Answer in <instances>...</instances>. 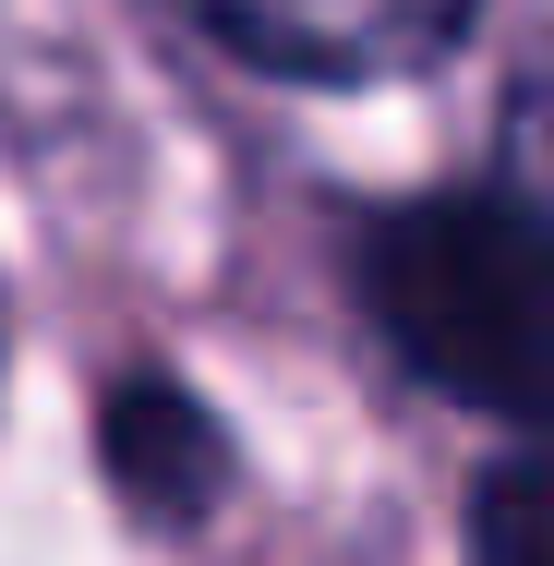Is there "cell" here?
I'll use <instances>...</instances> for the list:
<instances>
[{"instance_id":"7a4b0ae2","label":"cell","mask_w":554,"mask_h":566,"mask_svg":"<svg viewBox=\"0 0 554 566\" xmlns=\"http://www.w3.org/2000/svg\"><path fill=\"white\" fill-rule=\"evenodd\" d=\"M241 73L278 85H386L470 36L482 0H181Z\"/></svg>"},{"instance_id":"277c9868","label":"cell","mask_w":554,"mask_h":566,"mask_svg":"<svg viewBox=\"0 0 554 566\" xmlns=\"http://www.w3.org/2000/svg\"><path fill=\"white\" fill-rule=\"evenodd\" d=\"M470 566H554V458H506L470 494Z\"/></svg>"},{"instance_id":"3957f363","label":"cell","mask_w":554,"mask_h":566,"mask_svg":"<svg viewBox=\"0 0 554 566\" xmlns=\"http://www.w3.org/2000/svg\"><path fill=\"white\" fill-rule=\"evenodd\" d=\"M97 458H109V482L145 506V518H206L218 482H229L218 422H206L169 374H133L109 410H97Z\"/></svg>"},{"instance_id":"6da1fadb","label":"cell","mask_w":554,"mask_h":566,"mask_svg":"<svg viewBox=\"0 0 554 566\" xmlns=\"http://www.w3.org/2000/svg\"><path fill=\"white\" fill-rule=\"evenodd\" d=\"M362 314L435 398L554 434V218L519 181H446L349 241Z\"/></svg>"}]
</instances>
